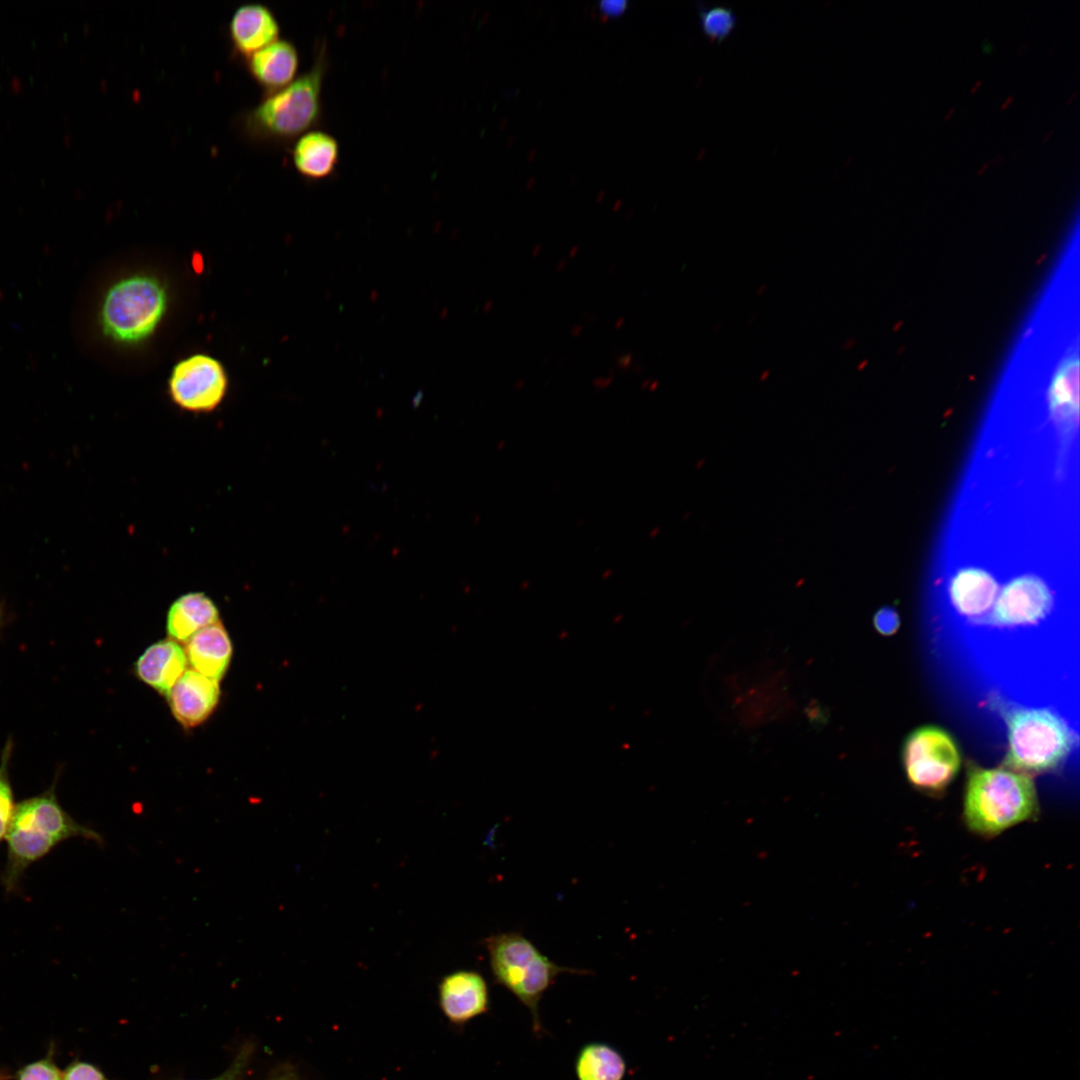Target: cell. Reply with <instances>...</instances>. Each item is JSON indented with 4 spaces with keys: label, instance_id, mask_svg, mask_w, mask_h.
I'll use <instances>...</instances> for the list:
<instances>
[{
    "label": "cell",
    "instance_id": "7c38bea8",
    "mask_svg": "<svg viewBox=\"0 0 1080 1080\" xmlns=\"http://www.w3.org/2000/svg\"><path fill=\"white\" fill-rule=\"evenodd\" d=\"M247 70L265 93L291 83L299 68V54L289 40L278 39L245 59Z\"/></svg>",
    "mask_w": 1080,
    "mask_h": 1080
},
{
    "label": "cell",
    "instance_id": "603a6c76",
    "mask_svg": "<svg viewBox=\"0 0 1080 1080\" xmlns=\"http://www.w3.org/2000/svg\"><path fill=\"white\" fill-rule=\"evenodd\" d=\"M62 1080H108L96 1066L87 1062H75L62 1074Z\"/></svg>",
    "mask_w": 1080,
    "mask_h": 1080
},
{
    "label": "cell",
    "instance_id": "f546056e",
    "mask_svg": "<svg viewBox=\"0 0 1080 1080\" xmlns=\"http://www.w3.org/2000/svg\"><path fill=\"white\" fill-rule=\"evenodd\" d=\"M566 266H567V260L566 259H561L556 264V271L561 272L566 268Z\"/></svg>",
    "mask_w": 1080,
    "mask_h": 1080
},
{
    "label": "cell",
    "instance_id": "d6a6232c",
    "mask_svg": "<svg viewBox=\"0 0 1080 1080\" xmlns=\"http://www.w3.org/2000/svg\"><path fill=\"white\" fill-rule=\"evenodd\" d=\"M578 251H579V247L578 246H573L569 251V257L570 258L576 257V255L578 254Z\"/></svg>",
    "mask_w": 1080,
    "mask_h": 1080
},
{
    "label": "cell",
    "instance_id": "4316f807",
    "mask_svg": "<svg viewBox=\"0 0 1080 1080\" xmlns=\"http://www.w3.org/2000/svg\"><path fill=\"white\" fill-rule=\"evenodd\" d=\"M613 379V374L598 376L593 380V385L599 389L607 388L612 383Z\"/></svg>",
    "mask_w": 1080,
    "mask_h": 1080
},
{
    "label": "cell",
    "instance_id": "5b68a950",
    "mask_svg": "<svg viewBox=\"0 0 1080 1080\" xmlns=\"http://www.w3.org/2000/svg\"><path fill=\"white\" fill-rule=\"evenodd\" d=\"M494 983L501 985L529 1011L535 1036L546 1031L539 1004L562 973L586 975L589 970L560 966L516 931L492 935L485 940Z\"/></svg>",
    "mask_w": 1080,
    "mask_h": 1080
},
{
    "label": "cell",
    "instance_id": "8992f818",
    "mask_svg": "<svg viewBox=\"0 0 1080 1080\" xmlns=\"http://www.w3.org/2000/svg\"><path fill=\"white\" fill-rule=\"evenodd\" d=\"M168 305L164 285L154 276L135 274L113 283L99 307L98 322L111 341L138 344L154 334Z\"/></svg>",
    "mask_w": 1080,
    "mask_h": 1080
},
{
    "label": "cell",
    "instance_id": "9c48e42d",
    "mask_svg": "<svg viewBox=\"0 0 1080 1080\" xmlns=\"http://www.w3.org/2000/svg\"><path fill=\"white\" fill-rule=\"evenodd\" d=\"M439 1005L447 1019L463 1025L489 1011V988L477 971L459 970L446 975L439 984Z\"/></svg>",
    "mask_w": 1080,
    "mask_h": 1080
},
{
    "label": "cell",
    "instance_id": "ba28073f",
    "mask_svg": "<svg viewBox=\"0 0 1080 1080\" xmlns=\"http://www.w3.org/2000/svg\"><path fill=\"white\" fill-rule=\"evenodd\" d=\"M229 386L223 364L203 353L190 355L175 364L168 379V394L182 410L209 413L223 402Z\"/></svg>",
    "mask_w": 1080,
    "mask_h": 1080
},
{
    "label": "cell",
    "instance_id": "836d02e7",
    "mask_svg": "<svg viewBox=\"0 0 1080 1080\" xmlns=\"http://www.w3.org/2000/svg\"><path fill=\"white\" fill-rule=\"evenodd\" d=\"M525 383H526V382H525V379H523V378H520V379H518V380H517V381L515 382V384H514V387H515L516 389H521V388H522V387H523V386L525 385Z\"/></svg>",
    "mask_w": 1080,
    "mask_h": 1080
},
{
    "label": "cell",
    "instance_id": "8d00e7d4",
    "mask_svg": "<svg viewBox=\"0 0 1080 1080\" xmlns=\"http://www.w3.org/2000/svg\"><path fill=\"white\" fill-rule=\"evenodd\" d=\"M615 268H616V266H615V265H612V266H611V267L609 268L608 272H609V273H612V272H613V270H614Z\"/></svg>",
    "mask_w": 1080,
    "mask_h": 1080
},
{
    "label": "cell",
    "instance_id": "2e32d148",
    "mask_svg": "<svg viewBox=\"0 0 1080 1080\" xmlns=\"http://www.w3.org/2000/svg\"><path fill=\"white\" fill-rule=\"evenodd\" d=\"M218 621L214 602L202 592H190L170 606L167 631L172 640L186 643L196 632Z\"/></svg>",
    "mask_w": 1080,
    "mask_h": 1080
},
{
    "label": "cell",
    "instance_id": "5bb4252c",
    "mask_svg": "<svg viewBox=\"0 0 1080 1080\" xmlns=\"http://www.w3.org/2000/svg\"><path fill=\"white\" fill-rule=\"evenodd\" d=\"M187 658L182 646L172 640H161L150 647L137 661V674L141 680L168 695L171 688L186 670Z\"/></svg>",
    "mask_w": 1080,
    "mask_h": 1080
},
{
    "label": "cell",
    "instance_id": "484cf974",
    "mask_svg": "<svg viewBox=\"0 0 1080 1080\" xmlns=\"http://www.w3.org/2000/svg\"><path fill=\"white\" fill-rule=\"evenodd\" d=\"M633 359L634 355L630 352H626L619 354L617 356L616 362L621 369L627 370L632 367Z\"/></svg>",
    "mask_w": 1080,
    "mask_h": 1080
},
{
    "label": "cell",
    "instance_id": "d590c367",
    "mask_svg": "<svg viewBox=\"0 0 1080 1080\" xmlns=\"http://www.w3.org/2000/svg\"><path fill=\"white\" fill-rule=\"evenodd\" d=\"M491 306H492V302L489 301L488 303H486V309L485 310L487 311V309H488V311H489Z\"/></svg>",
    "mask_w": 1080,
    "mask_h": 1080
},
{
    "label": "cell",
    "instance_id": "8fae6325",
    "mask_svg": "<svg viewBox=\"0 0 1080 1080\" xmlns=\"http://www.w3.org/2000/svg\"><path fill=\"white\" fill-rule=\"evenodd\" d=\"M234 51L244 58L279 39L280 25L273 11L261 3H246L233 13L228 25Z\"/></svg>",
    "mask_w": 1080,
    "mask_h": 1080
},
{
    "label": "cell",
    "instance_id": "d4e9b609",
    "mask_svg": "<svg viewBox=\"0 0 1080 1080\" xmlns=\"http://www.w3.org/2000/svg\"><path fill=\"white\" fill-rule=\"evenodd\" d=\"M265 1080H301L297 1072L288 1065L278 1067Z\"/></svg>",
    "mask_w": 1080,
    "mask_h": 1080
},
{
    "label": "cell",
    "instance_id": "6da1fadb",
    "mask_svg": "<svg viewBox=\"0 0 1080 1080\" xmlns=\"http://www.w3.org/2000/svg\"><path fill=\"white\" fill-rule=\"evenodd\" d=\"M986 703L1006 727L1003 766L1032 777L1055 771L1077 751V715L1051 705L1000 698H991Z\"/></svg>",
    "mask_w": 1080,
    "mask_h": 1080
},
{
    "label": "cell",
    "instance_id": "74e56055",
    "mask_svg": "<svg viewBox=\"0 0 1080 1080\" xmlns=\"http://www.w3.org/2000/svg\"><path fill=\"white\" fill-rule=\"evenodd\" d=\"M2 619H3V615H2V611H1V608H0V627H1V625H2Z\"/></svg>",
    "mask_w": 1080,
    "mask_h": 1080
},
{
    "label": "cell",
    "instance_id": "d6986e66",
    "mask_svg": "<svg viewBox=\"0 0 1080 1080\" xmlns=\"http://www.w3.org/2000/svg\"><path fill=\"white\" fill-rule=\"evenodd\" d=\"M13 746L12 738L9 737L0 756V843L6 838L17 804L9 773Z\"/></svg>",
    "mask_w": 1080,
    "mask_h": 1080
},
{
    "label": "cell",
    "instance_id": "cb8c5ba5",
    "mask_svg": "<svg viewBox=\"0 0 1080 1080\" xmlns=\"http://www.w3.org/2000/svg\"><path fill=\"white\" fill-rule=\"evenodd\" d=\"M626 0H604L599 2V9L603 15L614 17L621 15L627 8Z\"/></svg>",
    "mask_w": 1080,
    "mask_h": 1080
},
{
    "label": "cell",
    "instance_id": "3957f363",
    "mask_svg": "<svg viewBox=\"0 0 1080 1080\" xmlns=\"http://www.w3.org/2000/svg\"><path fill=\"white\" fill-rule=\"evenodd\" d=\"M329 60L325 43L311 67L291 83L265 93L236 119L240 132L257 143L286 144L318 127L323 117L322 92Z\"/></svg>",
    "mask_w": 1080,
    "mask_h": 1080
},
{
    "label": "cell",
    "instance_id": "4dcf8cb0",
    "mask_svg": "<svg viewBox=\"0 0 1080 1080\" xmlns=\"http://www.w3.org/2000/svg\"><path fill=\"white\" fill-rule=\"evenodd\" d=\"M541 251H542V245L541 244L535 245L533 247V249H532V256L537 257L541 253Z\"/></svg>",
    "mask_w": 1080,
    "mask_h": 1080
},
{
    "label": "cell",
    "instance_id": "277c9868",
    "mask_svg": "<svg viewBox=\"0 0 1080 1080\" xmlns=\"http://www.w3.org/2000/svg\"><path fill=\"white\" fill-rule=\"evenodd\" d=\"M1038 815L1031 776L1003 765L984 768L973 761L966 763L962 816L970 832L992 838Z\"/></svg>",
    "mask_w": 1080,
    "mask_h": 1080
},
{
    "label": "cell",
    "instance_id": "83f0119b",
    "mask_svg": "<svg viewBox=\"0 0 1080 1080\" xmlns=\"http://www.w3.org/2000/svg\"><path fill=\"white\" fill-rule=\"evenodd\" d=\"M582 332H583V325H581V324L574 325L570 330V334L573 337H578Z\"/></svg>",
    "mask_w": 1080,
    "mask_h": 1080
},
{
    "label": "cell",
    "instance_id": "4fadbf2b",
    "mask_svg": "<svg viewBox=\"0 0 1080 1080\" xmlns=\"http://www.w3.org/2000/svg\"><path fill=\"white\" fill-rule=\"evenodd\" d=\"M185 644L187 662L193 670L216 681L223 677L232 646L220 621L199 630Z\"/></svg>",
    "mask_w": 1080,
    "mask_h": 1080
},
{
    "label": "cell",
    "instance_id": "7402d4cb",
    "mask_svg": "<svg viewBox=\"0 0 1080 1080\" xmlns=\"http://www.w3.org/2000/svg\"><path fill=\"white\" fill-rule=\"evenodd\" d=\"M873 625L879 634L891 636L900 627L899 614L893 607H882L874 614Z\"/></svg>",
    "mask_w": 1080,
    "mask_h": 1080
},
{
    "label": "cell",
    "instance_id": "52a82bcc",
    "mask_svg": "<svg viewBox=\"0 0 1080 1080\" xmlns=\"http://www.w3.org/2000/svg\"><path fill=\"white\" fill-rule=\"evenodd\" d=\"M901 760L908 782L929 796L943 794L957 777L962 763L954 737L932 724L910 732L902 746Z\"/></svg>",
    "mask_w": 1080,
    "mask_h": 1080
},
{
    "label": "cell",
    "instance_id": "44dd1931",
    "mask_svg": "<svg viewBox=\"0 0 1080 1080\" xmlns=\"http://www.w3.org/2000/svg\"><path fill=\"white\" fill-rule=\"evenodd\" d=\"M17 1080H62V1074L48 1058L24 1066L17 1075Z\"/></svg>",
    "mask_w": 1080,
    "mask_h": 1080
},
{
    "label": "cell",
    "instance_id": "e575fe53",
    "mask_svg": "<svg viewBox=\"0 0 1080 1080\" xmlns=\"http://www.w3.org/2000/svg\"><path fill=\"white\" fill-rule=\"evenodd\" d=\"M649 385H650V380H649V379H645V380H644V381L642 382V387H643V388H646V387H648Z\"/></svg>",
    "mask_w": 1080,
    "mask_h": 1080
},
{
    "label": "cell",
    "instance_id": "ffe728a7",
    "mask_svg": "<svg viewBox=\"0 0 1080 1080\" xmlns=\"http://www.w3.org/2000/svg\"><path fill=\"white\" fill-rule=\"evenodd\" d=\"M254 1050L255 1046L253 1043H244L238 1049L229 1066L221 1074L206 1080H244Z\"/></svg>",
    "mask_w": 1080,
    "mask_h": 1080
},
{
    "label": "cell",
    "instance_id": "e0dca14e",
    "mask_svg": "<svg viewBox=\"0 0 1080 1080\" xmlns=\"http://www.w3.org/2000/svg\"><path fill=\"white\" fill-rule=\"evenodd\" d=\"M627 1064L622 1053L604 1042H590L578 1052L575 1074L578 1080H623Z\"/></svg>",
    "mask_w": 1080,
    "mask_h": 1080
},
{
    "label": "cell",
    "instance_id": "ac0fdd59",
    "mask_svg": "<svg viewBox=\"0 0 1080 1080\" xmlns=\"http://www.w3.org/2000/svg\"><path fill=\"white\" fill-rule=\"evenodd\" d=\"M699 24L704 36L711 42L720 43L731 36L738 25V16L729 6L708 5L696 1Z\"/></svg>",
    "mask_w": 1080,
    "mask_h": 1080
},
{
    "label": "cell",
    "instance_id": "30bf717a",
    "mask_svg": "<svg viewBox=\"0 0 1080 1080\" xmlns=\"http://www.w3.org/2000/svg\"><path fill=\"white\" fill-rule=\"evenodd\" d=\"M219 695L218 681L186 669L167 696L175 718L190 728L202 723L213 712Z\"/></svg>",
    "mask_w": 1080,
    "mask_h": 1080
},
{
    "label": "cell",
    "instance_id": "9a60e30c",
    "mask_svg": "<svg viewBox=\"0 0 1080 1080\" xmlns=\"http://www.w3.org/2000/svg\"><path fill=\"white\" fill-rule=\"evenodd\" d=\"M339 154L338 141L327 132L314 129L295 141L292 162L300 175L310 180H319L335 171Z\"/></svg>",
    "mask_w": 1080,
    "mask_h": 1080
},
{
    "label": "cell",
    "instance_id": "f1b7e54d",
    "mask_svg": "<svg viewBox=\"0 0 1080 1080\" xmlns=\"http://www.w3.org/2000/svg\"><path fill=\"white\" fill-rule=\"evenodd\" d=\"M422 398H423V393L421 391L417 392L415 394V396L413 397V399H412L413 407H415V408L418 407L420 405V403H421Z\"/></svg>",
    "mask_w": 1080,
    "mask_h": 1080
},
{
    "label": "cell",
    "instance_id": "7a4b0ae2",
    "mask_svg": "<svg viewBox=\"0 0 1080 1080\" xmlns=\"http://www.w3.org/2000/svg\"><path fill=\"white\" fill-rule=\"evenodd\" d=\"M57 779L49 788L16 804L7 831L6 862L0 882L7 894L17 893L26 870L60 843L81 837L103 845V837L77 822L60 804Z\"/></svg>",
    "mask_w": 1080,
    "mask_h": 1080
},
{
    "label": "cell",
    "instance_id": "1f68e13d",
    "mask_svg": "<svg viewBox=\"0 0 1080 1080\" xmlns=\"http://www.w3.org/2000/svg\"><path fill=\"white\" fill-rule=\"evenodd\" d=\"M624 323H625V318H624V317H619V318H618V319H617V320L615 321V324H614V327H615V329H620V328H622V326L624 325Z\"/></svg>",
    "mask_w": 1080,
    "mask_h": 1080
}]
</instances>
